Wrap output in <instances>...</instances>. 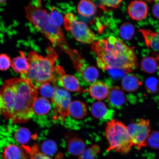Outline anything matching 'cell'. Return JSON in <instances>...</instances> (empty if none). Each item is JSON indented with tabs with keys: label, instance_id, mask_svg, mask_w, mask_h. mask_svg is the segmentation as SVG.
<instances>
[{
	"label": "cell",
	"instance_id": "1",
	"mask_svg": "<svg viewBox=\"0 0 159 159\" xmlns=\"http://www.w3.org/2000/svg\"><path fill=\"white\" fill-rule=\"evenodd\" d=\"M39 94L38 89L27 79L5 81L0 89V114L15 124L28 122L34 114L33 105Z\"/></svg>",
	"mask_w": 159,
	"mask_h": 159
},
{
	"label": "cell",
	"instance_id": "2",
	"mask_svg": "<svg viewBox=\"0 0 159 159\" xmlns=\"http://www.w3.org/2000/svg\"><path fill=\"white\" fill-rule=\"evenodd\" d=\"M91 50L96 56L97 66L104 70L117 69L130 73L138 66L134 48L114 36L94 42Z\"/></svg>",
	"mask_w": 159,
	"mask_h": 159
},
{
	"label": "cell",
	"instance_id": "3",
	"mask_svg": "<svg viewBox=\"0 0 159 159\" xmlns=\"http://www.w3.org/2000/svg\"><path fill=\"white\" fill-rule=\"evenodd\" d=\"M49 53L45 57L35 51L28 55L30 68L26 74L21 77L32 83L38 89L47 83H55L65 74L62 67L55 65L58 56L52 48H48Z\"/></svg>",
	"mask_w": 159,
	"mask_h": 159
},
{
	"label": "cell",
	"instance_id": "4",
	"mask_svg": "<svg viewBox=\"0 0 159 159\" xmlns=\"http://www.w3.org/2000/svg\"><path fill=\"white\" fill-rule=\"evenodd\" d=\"M24 8L27 20L53 46L60 48L69 55L71 59L76 55L78 51L70 48L62 30L60 27L52 24L49 13L43 8L41 3L37 5L29 3Z\"/></svg>",
	"mask_w": 159,
	"mask_h": 159
},
{
	"label": "cell",
	"instance_id": "5",
	"mask_svg": "<svg viewBox=\"0 0 159 159\" xmlns=\"http://www.w3.org/2000/svg\"><path fill=\"white\" fill-rule=\"evenodd\" d=\"M105 134L109 146L107 151L123 154L130 152L133 145L127 127L121 121L112 119L107 123Z\"/></svg>",
	"mask_w": 159,
	"mask_h": 159
},
{
	"label": "cell",
	"instance_id": "6",
	"mask_svg": "<svg viewBox=\"0 0 159 159\" xmlns=\"http://www.w3.org/2000/svg\"><path fill=\"white\" fill-rule=\"evenodd\" d=\"M63 25L66 30L70 32L77 41L90 44L97 39L96 35L85 23L77 20L74 14L69 13L64 17Z\"/></svg>",
	"mask_w": 159,
	"mask_h": 159
},
{
	"label": "cell",
	"instance_id": "7",
	"mask_svg": "<svg viewBox=\"0 0 159 159\" xmlns=\"http://www.w3.org/2000/svg\"><path fill=\"white\" fill-rule=\"evenodd\" d=\"M128 132L133 146L140 150L147 146L150 133V121L147 119H139L138 122L129 124Z\"/></svg>",
	"mask_w": 159,
	"mask_h": 159
},
{
	"label": "cell",
	"instance_id": "8",
	"mask_svg": "<svg viewBox=\"0 0 159 159\" xmlns=\"http://www.w3.org/2000/svg\"><path fill=\"white\" fill-rule=\"evenodd\" d=\"M51 100L54 105L53 118L64 121L69 115V108L71 102L70 94L66 89L57 87L55 94Z\"/></svg>",
	"mask_w": 159,
	"mask_h": 159
},
{
	"label": "cell",
	"instance_id": "9",
	"mask_svg": "<svg viewBox=\"0 0 159 159\" xmlns=\"http://www.w3.org/2000/svg\"><path fill=\"white\" fill-rule=\"evenodd\" d=\"M148 7L143 1L135 0L130 3L128 7V13L133 20L140 21L146 17L148 13Z\"/></svg>",
	"mask_w": 159,
	"mask_h": 159
},
{
	"label": "cell",
	"instance_id": "10",
	"mask_svg": "<svg viewBox=\"0 0 159 159\" xmlns=\"http://www.w3.org/2000/svg\"><path fill=\"white\" fill-rule=\"evenodd\" d=\"M65 140L69 152L73 156H80L85 150L84 141L74 133H67L65 135Z\"/></svg>",
	"mask_w": 159,
	"mask_h": 159
},
{
	"label": "cell",
	"instance_id": "11",
	"mask_svg": "<svg viewBox=\"0 0 159 159\" xmlns=\"http://www.w3.org/2000/svg\"><path fill=\"white\" fill-rule=\"evenodd\" d=\"M91 111L93 116L97 119L104 120H112L114 111L109 109L104 102L98 101L91 105Z\"/></svg>",
	"mask_w": 159,
	"mask_h": 159
},
{
	"label": "cell",
	"instance_id": "12",
	"mask_svg": "<svg viewBox=\"0 0 159 159\" xmlns=\"http://www.w3.org/2000/svg\"><path fill=\"white\" fill-rule=\"evenodd\" d=\"M108 99L111 106L116 108H120L126 101L123 89L116 85L113 86L109 90Z\"/></svg>",
	"mask_w": 159,
	"mask_h": 159
},
{
	"label": "cell",
	"instance_id": "13",
	"mask_svg": "<svg viewBox=\"0 0 159 159\" xmlns=\"http://www.w3.org/2000/svg\"><path fill=\"white\" fill-rule=\"evenodd\" d=\"M109 90L108 85L102 81H99L91 84L89 87L88 91L93 98L101 101L108 97Z\"/></svg>",
	"mask_w": 159,
	"mask_h": 159
},
{
	"label": "cell",
	"instance_id": "14",
	"mask_svg": "<svg viewBox=\"0 0 159 159\" xmlns=\"http://www.w3.org/2000/svg\"><path fill=\"white\" fill-rule=\"evenodd\" d=\"M19 55L14 58L11 61V66L15 72L19 73L21 76L26 74L30 68L28 57H26L24 52H19Z\"/></svg>",
	"mask_w": 159,
	"mask_h": 159
},
{
	"label": "cell",
	"instance_id": "15",
	"mask_svg": "<svg viewBox=\"0 0 159 159\" xmlns=\"http://www.w3.org/2000/svg\"><path fill=\"white\" fill-rule=\"evenodd\" d=\"M59 82L61 86L67 91L79 93L83 91L78 79L72 75L65 73L61 77Z\"/></svg>",
	"mask_w": 159,
	"mask_h": 159
},
{
	"label": "cell",
	"instance_id": "16",
	"mask_svg": "<svg viewBox=\"0 0 159 159\" xmlns=\"http://www.w3.org/2000/svg\"><path fill=\"white\" fill-rule=\"evenodd\" d=\"M3 158L5 159H27L28 156L22 147L10 144L4 149Z\"/></svg>",
	"mask_w": 159,
	"mask_h": 159
},
{
	"label": "cell",
	"instance_id": "17",
	"mask_svg": "<svg viewBox=\"0 0 159 159\" xmlns=\"http://www.w3.org/2000/svg\"><path fill=\"white\" fill-rule=\"evenodd\" d=\"M78 71L83 80L88 84H93L98 78L99 73L96 67L86 65L84 62Z\"/></svg>",
	"mask_w": 159,
	"mask_h": 159
},
{
	"label": "cell",
	"instance_id": "18",
	"mask_svg": "<svg viewBox=\"0 0 159 159\" xmlns=\"http://www.w3.org/2000/svg\"><path fill=\"white\" fill-rule=\"evenodd\" d=\"M69 115L71 118L76 120H81L85 118L87 114L86 105L80 101H73L70 107Z\"/></svg>",
	"mask_w": 159,
	"mask_h": 159
},
{
	"label": "cell",
	"instance_id": "19",
	"mask_svg": "<svg viewBox=\"0 0 159 159\" xmlns=\"http://www.w3.org/2000/svg\"><path fill=\"white\" fill-rule=\"evenodd\" d=\"M139 31L142 33L148 47L155 51H159V33L149 30L140 29Z\"/></svg>",
	"mask_w": 159,
	"mask_h": 159
},
{
	"label": "cell",
	"instance_id": "20",
	"mask_svg": "<svg viewBox=\"0 0 159 159\" xmlns=\"http://www.w3.org/2000/svg\"><path fill=\"white\" fill-rule=\"evenodd\" d=\"M142 82L136 75H127L123 78L122 85L123 89L128 92H134L142 85Z\"/></svg>",
	"mask_w": 159,
	"mask_h": 159
},
{
	"label": "cell",
	"instance_id": "21",
	"mask_svg": "<svg viewBox=\"0 0 159 159\" xmlns=\"http://www.w3.org/2000/svg\"><path fill=\"white\" fill-rule=\"evenodd\" d=\"M77 10L79 14L83 16L89 17L96 13L97 7L91 0H81L77 5Z\"/></svg>",
	"mask_w": 159,
	"mask_h": 159
},
{
	"label": "cell",
	"instance_id": "22",
	"mask_svg": "<svg viewBox=\"0 0 159 159\" xmlns=\"http://www.w3.org/2000/svg\"><path fill=\"white\" fill-rule=\"evenodd\" d=\"M51 109V105L47 99L38 97L33 105V110L36 114L44 115L47 114Z\"/></svg>",
	"mask_w": 159,
	"mask_h": 159
},
{
	"label": "cell",
	"instance_id": "23",
	"mask_svg": "<svg viewBox=\"0 0 159 159\" xmlns=\"http://www.w3.org/2000/svg\"><path fill=\"white\" fill-rule=\"evenodd\" d=\"M21 146L30 159H53L40 151L37 144L32 146L25 145H22Z\"/></svg>",
	"mask_w": 159,
	"mask_h": 159
},
{
	"label": "cell",
	"instance_id": "24",
	"mask_svg": "<svg viewBox=\"0 0 159 159\" xmlns=\"http://www.w3.org/2000/svg\"><path fill=\"white\" fill-rule=\"evenodd\" d=\"M141 65L143 70L149 74L155 73L157 69V63L156 60L152 57H144L141 61Z\"/></svg>",
	"mask_w": 159,
	"mask_h": 159
},
{
	"label": "cell",
	"instance_id": "25",
	"mask_svg": "<svg viewBox=\"0 0 159 159\" xmlns=\"http://www.w3.org/2000/svg\"><path fill=\"white\" fill-rule=\"evenodd\" d=\"M30 131L25 128H20L15 134V138L17 142L22 145H25L28 142L31 138Z\"/></svg>",
	"mask_w": 159,
	"mask_h": 159
},
{
	"label": "cell",
	"instance_id": "26",
	"mask_svg": "<svg viewBox=\"0 0 159 159\" xmlns=\"http://www.w3.org/2000/svg\"><path fill=\"white\" fill-rule=\"evenodd\" d=\"M119 31L121 38L126 41L132 39L134 33V26L131 23L128 22L123 24L121 26Z\"/></svg>",
	"mask_w": 159,
	"mask_h": 159
},
{
	"label": "cell",
	"instance_id": "27",
	"mask_svg": "<svg viewBox=\"0 0 159 159\" xmlns=\"http://www.w3.org/2000/svg\"><path fill=\"white\" fill-rule=\"evenodd\" d=\"M50 21L52 24L55 26L60 27L63 24L64 17L63 15L54 7L51 9V11L49 13Z\"/></svg>",
	"mask_w": 159,
	"mask_h": 159
},
{
	"label": "cell",
	"instance_id": "28",
	"mask_svg": "<svg viewBox=\"0 0 159 159\" xmlns=\"http://www.w3.org/2000/svg\"><path fill=\"white\" fill-rule=\"evenodd\" d=\"M100 152V147L98 145L94 144L86 149L80 156L79 159H95Z\"/></svg>",
	"mask_w": 159,
	"mask_h": 159
},
{
	"label": "cell",
	"instance_id": "29",
	"mask_svg": "<svg viewBox=\"0 0 159 159\" xmlns=\"http://www.w3.org/2000/svg\"><path fill=\"white\" fill-rule=\"evenodd\" d=\"M56 87H54L51 83L43 84L40 87L38 90L42 96L45 98H52L55 94Z\"/></svg>",
	"mask_w": 159,
	"mask_h": 159
},
{
	"label": "cell",
	"instance_id": "30",
	"mask_svg": "<svg viewBox=\"0 0 159 159\" xmlns=\"http://www.w3.org/2000/svg\"><path fill=\"white\" fill-rule=\"evenodd\" d=\"M11 65V58L7 54H0V70L6 71L8 69Z\"/></svg>",
	"mask_w": 159,
	"mask_h": 159
},
{
	"label": "cell",
	"instance_id": "31",
	"mask_svg": "<svg viewBox=\"0 0 159 159\" xmlns=\"http://www.w3.org/2000/svg\"><path fill=\"white\" fill-rule=\"evenodd\" d=\"M56 145L52 141H48L43 143L42 149L43 152L46 154H52L56 151Z\"/></svg>",
	"mask_w": 159,
	"mask_h": 159
},
{
	"label": "cell",
	"instance_id": "32",
	"mask_svg": "<svg viewBox=\"0 0 159 159\" xmlns=\"http://www.w3.org/2000/svg\"><path fill=\"white\" fill-rule=\"evenodd\" d=\"M111 77L115 79L123 78L127 74L130 73L124 69H112L107 70Z\"/></svg>",
	"mask_w": 159,
	"mask_h": 159
},
{
	"label": "cell",
	"instance_id": "33",
	"mask_svg": "<svg viewBox=\"0 0 159 159\" xmlns=\"http://www.w3.org/2000/svg\"><path fill=\"white\" fill-rule=\"evenodd\" d=\"M103 8L105 7L117 8L122 0H99Z\"/></svg>",
	"mask_w": 159,
	"mask_h": 159
},
{
	"label": "cell",
	"instance_id": "34",
	"mask_svg": "<svg viewBox=\"0 0 159 159\" xmlns=\"http://www.w3.org/2000/svg\"><path fill=\"white\" fill-rule=\"evenodd\" d=\"M158 81L154 78H150L146 81V85L147 89L150 92H156L157 90Z\"/></svg>",
	"mask_w": 159,
	"mask_h": 159
},
{
	"label": "cell",
	"instance_id": "35",
	"mask_svg": "<svg viewBox=\"0 0 159 159\" xmlns=\"http://www.w3.org/2000/svg\"><path fill=\"white\" fill-rule=\"evenodd\" d=\"M148 142L153 148H159V132L156 131L150 134Z\"/></svg>",
	"mask_w": 159,
	"mask_h": 159
},
{
	"label": "cell",
	"instance_id": "36",
	"mask_svg": "<svg viewBox=\"0 0 159 159\" xmlns=\"http://www.w3.org/2000/svg\"><path fill=\"white\" fill-rule=\"evenodd\" d=\"M152 13L154 16L159 20V3L154 4L152 7Z\"/></svg>",
	"mask_w": 159,
	"mask_h": 159
},
{
	"label": "cell",
	"instance_id": "37",
	"mask_svg": "<svg viewBox=\"0 0 159 159\" xmlns=\"http://www.w3.org/2000/svg\"><path fill=\"white\" fill-rule=\"evenodd\" d=\"M7 1V0H0V3L4 4Z\"/></svg>",
	"mask_w": 159,
	"mask_h": 159
},
{
	"label": "cell",
	"instance_id": "38",
	"mask_svg": "<svg viewBox=\"0 0 159 159\" xmlns=\"http://www.w3.org/2000/svg\"><path fill=\"white\" fill-rule=\"evenodd\" d=\"M156 58H157V61H159V54H158L157 55Z\"/></svg>",
	"mask_w": 159,
	"mask_h": 159
}]
</instances>
